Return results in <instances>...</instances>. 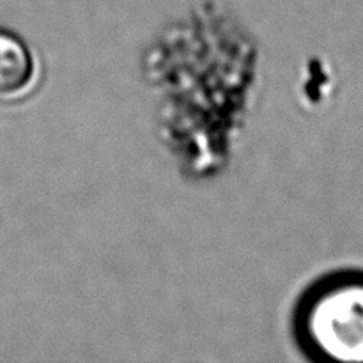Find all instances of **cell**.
<instances>
[{
  "instance_id": "obj_1",
  "label": "cell",
  "mask_w": 363,
  "mask_h": 363,
  "mask_svg": "<svg viewBox=\"0 0 363 363\" xmlns=\"http://www.w3.org/2000/svg\"><path fill=\"white\" fill-rule=\"evenodd\" d=\"M294 337L318 360L363 362V279L321 280L294 308Z\"/></svg>"
},
{
  "instance_id": "obj_2",
  "label": "cell",
  "mask_w": 363,
  "mask_h": 363,
  "mask_svg": "<svg viewBox=\"0 0 363 363\" xmlns=\"http://www.w3.org/2000/svg\"><path fill=\"white\" fill-rule=\"evenodd\" d=\"M39 62L30 46L16 32L0 28V103H16L39 84Z\"/></svg>"
}]
</instances>
